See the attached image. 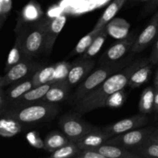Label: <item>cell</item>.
<instances>
[{"label":"cell","instance_id":"cell-28","mask_svg":"<svg viewBox=\"0 0 158 158\" xmlns=\"http://www.w3.org/2000/svg\"><path fill=\"white\" fill-rule=\"evenodd\" d=\"M23 53L21 47V43L19 36L16 35V40H15V44H14L13 48L11 49L9 52V56L7 58V62L6 64V68H5V72H7L12 66L18 63L19 62L23 60Z\"/></svg>","mask_w":158,"mask_h":158},{"label":"cell","instance_id":"cell-39","mask_svg":"<svg viewBox=\"0 0 158 158\" xmlns=\"http://www.w3.org/2000/svg\"><path fill=\"white\" fill-rule=\"evenodd\" d=\"M149 138L151 140H154V141L158 142V129L157 130H154L153 132L151 133V135H150Z\"/></svg>","mask_w":158,"mask_h":158},{"label":"cell","instance_id":"cell-1","mask_svg":"<svg viewBox=\"0 0 158 158\" xmlns=\"http://www.w3.org/2000/svg\"><path fill=\"white\" fill-rule=\"evenodd\" d=\"M148 63H151L149 59H141L130 63L125 68L113 74L98 87L74 105V110L79 114H84L106 106L107 99L114 93L122 90L128 86L131 75L139 68Z\"/></svg>","mask_w":158,"mask_h":158},{"label":"cell","instance_id":"cell-8","mask_svg":"<svg viewBox=\"0 0 158 158\" xmlns=\"http://www.w3.org/2000/svg\"><path fill=\"white\" fill-rule=\"evenodd\" d=\"M148 117L145 114L140 113V114H137L133 117L119 120L112 124L107 125L102 128V131L110 135L111 137H114L141 127L148 123Z\"/></svg>","mask_w":158,"mask_h":158},{"label":"cell","instance_id":"cell-11","mask_svg":"<svg viewBox=\"0 0 158 158\" xmlns=\"http://www.w3.org/2000/svg\"><path fill=\"white\" fill-rule=\"evenodd\" d=\"M66 16L65 15H60L54 18L47 20L46 23V44H45L44 52L46 54H50L53 49V46L57 37L63 30L66 23Z\"/></svg>","mask_w":158,"mask_h":158},{"label":"cell","instance_id":"cell-19","mask_svg":"<svg viewBox=\"0 0 158 158\" xmlns=\"http://www.w3.org/2000/svg\"><path fill=\"white\" fill-rule=\"evenodd\" d=\"M125 2H126V0H114L113 2H111L110 6L106 8V10L104 11L101 17L99 19L92 30L95 31V32L101 30L110 21H111L114 18V16L117 15V12L120 11L122 6H123Z\"/></svg>","mask_w":158,"mask_h":158},{"label":"cell","instance_id":"cell-45","mask_svg":"<svg viewBox=\"0 0 158 158\" xmlns=\"http://www.w3.org/2000/svg\"><path fill=\"white\" fill-rule=\"evenodd\" d=\"M1 78H2V77H0V80H1Z\"/></svg>","mask_w":158,"mask_h":158},{"label":"cell","instance_id":"cell-38","mask_svg":"<svg viewBox=\"0 0 158 158\" xmlns=\"http://www.w3.org/2000/svg\"><path fill=\"white\" fill-rule=\"evenodd\" d=\"M0 6H1L2 13H6L11 7L10 0H0Z\"/></svg>","mask_w":158,"mask_h":158},{"label":"cell","instance_id":"cell-31","mask_svg":"<svg viewBox=\"0 0 158 158\" xmlns=\"http://www.w3.org/2000/svg\"><path fill=\"white\" fill-rule=\"evenodd\" d=\"M71 66H72V65L69 63H66V62L56 63V73L55 76H54L53 82L66 80L68 73H69Z\"/></svg>","mask_w":158,"mask_h":158},{"label":"cell","instance_id":"cell-2","mask_svg":"<svg viewBox=\"0 0 158 158\" xmlns=\"http://www.w3.org/2000/svg\"><path fill=\"white\" fill-rule=\"evenodd\" d=\"M60 107L56 103L38 101L20 107L7 108L1 116L11 117L22 124H33L47 121L56 117Z\"/></svg>","mask_w":158,"mask_h":158},{"label":"cell","instance_id":"cell-21","mask_svg":"<svg viewBox=\"0 0 158 158\" xmlns=\"http://www.w3.org/2000/svg\"><path fill=\"white\" fill-rule=\"evenodd\" d=\"M70 140L63 134L59 131H52L48 134L44 139V149L52 153L61 147L67 144Z\"/></svg>","mask_w":158,"mask_h":158},{"label":"cell","instance_id":"cell-41","mask_svg":"<svg viewBox=\"0 0 158 158\" xmlns=\"http://www.w3.org/2000/svg\"><path fill=\"white\" fill-rule=\"evenodd\" d=\"M154 110L158 112V89H155V97H154Z\"/></svg>","mask_w":158,"mask_h":158},{"label":"cell","instance_id":"cell-37","mask_svg":"<svg viewBox=\"0 0 158 158\" xmlns=\"http://www.w3.org/2000/svg\"><path fill=\"white\" fill-rule=\"evenodd\" d=\"M158 7V0H149L148 6L144 9V14H148Z\"/></svg>","mask_w":158,"mask_h":158},{"label":"cell","instance_id":"cell-36","mask_svg":"<svg viewBox=\"0 0 158 158\" xmlns=\"http://www.w3.org/2000/svg\"><path fill=\"white\" fill-rule=\"evenodd\" d=\"M7 109V103L6 99V90L0 88V116Z\"/></svg>","mask_w":158,"mask_h":158},{"label":"cell","instance_id":"cell-7","mask_svg":"<svg viewBox=\"0 0 158 158\" xmlns=\"http://www.w3.org/2000/svg\"><path fill=\"white\" fill-rule=\"evenodd\" d=\"M137 37V33L136 31L131 32L122 40H119L118 42L115 43L114 46L110 47L105 53L100 57V63L101 64L110 62L117 61L121 60L123 56L131 51L134 42L136 41Z\"/></svg>","mask_w":158,"mask_h":158},{"label":"cell","instance_id":"cell-27","mask_svg":"<svg viewBox=\"0 0 158 158\" xmlns=\"http://www.w3.org/2000/svg\"><path fill=\"white\" fill-rule=\"evenodd\" d=\"M43 11L37 3L29 2L22 12V19L25 23H32L41 19Z\"/></svg>","mask_w":158,"mask_h":158},{"label":"cell","instance_id":"cell-26","mask_svg":"<svg viewBox=\"0 0 158 158\" xmlns=\"http://www.w3.org/2000/svg\"><path fill=\"white\" fill-rule=\"evenodd\" d=\"M108 35L107 30H106V26L99 32L98 35L96 36L93 43L88 48L87 50L83 53L82 59H92L95 55L98 53L99 51L102 48L103 45L104 44Z\"/></svg>","mask_w":158,"mask_h":158},{"label":"cell","instance_id":"cell-6","mask_svg":"<svg viewBox=\"0 0 158 158\" xmlns=\"http://www.w3.org/2000/svg\"><path fill=\"white\" fill-rule=\"evenodd\" d=\"M61 131L71 142L75 143L80 137L94 130V127L85 123L73 116L66 115L61 117L59 122Z\"/></svg>","mask_w":158,"mask_h":158},{"label":"cell","instance_id":"cell-35","mask_svg":"<svg viewBox=\"0 0 158 158\" xmlns=\"http://www.w3.org/2000/svg\"><path fill=\"white\" fill-rule=\"evenodd\" d=\"M149 60L151 64H152L153 66L158 64V35L156 39L155 43H154L152 51H151V55H150Z\"/></svg>","mask_w":158,"mask_h":158},{"label":"cell","instance_id":"cell-24","mask_svg":"<svg viewBox=\"0 0 158 158\" xmlns=\"http://www.w3.org/2000/svg\"><path fill=\"white\" fill-rule=\"evenodd\" d=\"M152 64L148 63L141 66L131 75L128 82V86L131 88H137L144 84L149 80L150 75L152 69Z\"/></svg>","mask_w":158,"mask_h":158},{"label":"cell","instance_id":"cell-40","mask_svg":"<svg viewBox=\"0 0 158 158\" xmlns=\"http://www.w3.org/2000/svg\"><path fill=\"white\" fill-rule=\"evenodd\" d=\"M8 18L7 13H1L0 14V29L2 27V26L4 25L5 22L6 21Z\"/></svg>","mask_w":158,"mask_h":158},{"label":"cell","instance_id":"cell-43","mask_svg":"<svg viewBox=\"0 0 158 158\" xmlns=\"http://www.w3.org/2000/svg\"><path fill=\"white\" fill-rule=\"evenodd\" d=\"M2 13V9H1V6H0V14Z\"/></svg>","mask_w":158,"mask_h":158},{"label":"cell","instance_id":"cell-3","mask_svg":"<svg viewBox=\"0 0 158 158\" xmlns=\"http://www.w3.org/2000/svg\"><path fill=\"white\" fill-rule=\"evenodd\" d=\"M47 20L44 19L30 23V26L19 29L17 36L21 43L24 59L40 55L45 49Z\"/></svg>","mask_w":158,"mask_h":158},{"label":"cell","instance_id":"cell-25","mask_svg":"<svg viewBox=\"0 0 158 158\" xmlns=\"http://www.w3.org/2000/svg\"><path fill=\"white\" fill-rule=\"evenodd\" d=\"M131 151L140 156V157L158 158V142L148 138L140 145L131 149Z\"/></svg>","mask_w":158,"mask_h":158},{"label":"cell","instance_id":"cell-44","mask_svg":"<svg viewBox=\"0 0 158 158\" xmlns=\"http://www.w3.org/2000/svg\"><path fill=\"white\" fill-rule=\"evenodd\" d=\"M140 1H142V2H147V1H149V0H140Z\"/></svg>","mask_w":158,"mask_h":158},{"label":"cell","instance_id":"cell-18","mask_svg":"<svg viewBox=\"0 0 158 158\" xmlns=\"http://www.w3.org/2000/svg\"><path fill=\"white\" fill-rule=\"evenodd\" d=\"M130 27V23L121 18H114L106 25L108 35L117 40H122L127 36Z\"/></svg>","mask_w":158,"mask_h":158},{"label":"cell","instance_id":"cell-9","mask_svg":"<svg viewBox=\"0 0 158 158\" xmlns=\"http://www.w3.org/2000/svg\"><path fill=\"white\" fill-rule=\"evenodd\" d=\"M35 66L33 63L29 62L28 59H23L15 65L10 68L6 72L5 76L2 77L0 80V88L12 85L23 80L26 77H30L33 73V69Z\"/></svg>","mask_w":158,"mask_h":158},{"label":"cell","instance_id":"cell-30","mask_svg":"<svg viewBox=\"0 0 158 158\" xmlns=\"http://www.w3.org/2000/svg\"><path fill=\"white\" fill-rule=\"evenodd\" d=\"M100 31L95 32V31L92 30L90 31L89 33L86 34V35H84V36L78 42L77 46L74 48L73 51L71 52L70 56L81 55V54L84 53V52L87 50L88 48L89 47V46H90L91 43H93V41H94V39L96 38V36L98 35Z\"/></svg>","mask_w":158,"mask_h":158},{"label":"cell","instance_id":"cell-16","mask_svg":"<svg viewBox=\"0 0 158 158\" xmlns=\"http://www.w3.org/2000/svg\"><path fill=\"white\" fill-rule=\"evenodd\" d=\"M69 86L66 80L56 81L40 101L50 103H57L63 101L67 97Z\"/></svg>","mask_w":158,"mask_h":158},{"label":"cell","instance_id":"cell-15","mask_svg":"<svg viewBox=\"0 0 158 158\" xmlns=\"http://www.w3.org/2000/svg\"><path fill=\"white\" fill-rule=\"evenodd\" d=\"M32 76L26 80H22L17 83L12 84L10 88L6 90V99L7 103V108L12 103L16 101L22 96L34 87Z\"/></svg>","mask_w":158,"mask_h":158},{"label":"cell","instance_id":"cell-42","mask_svg":"<svg viewBox=\"0 0 158 158\" xmlns=\"http://www.w3.org/2000/svg\"><path fill=\"white\" fill-rule=\"evenodd\" d=\"M154 88H155V89H158V69L157 73H156L155 79H154Z\"/></svg>","mask_w":158,"mask_h":158},{"label":"cell","instance_id":"cell-23","mask_svg":"<svg viewBox=\"0 0 158 158\" xmlns=\"http://www.w3.org/2000/svg\"><path fill=\"white\" fill-rule=\"evenodd\" d=\"M155 88L148 86L142 92L139 101V110L141 114H148L154 110Z\"/></svg>","mask_w":158,"mask_h":158},{"label":"cell","instance_id":"cell-14","mask_svg":"<svg viewBox=\"0 0 158 158\" xmlns=\"http://www.w3.org/2000/svg\"><path fill=\"white\" fill-rule=\"evenodd\" d=\"M54 83L55 82H49V83H44V84L40 85V86H34L32 89H31L24 95L22 96L19 99H18L16 101L12 103L8 108L20 107V106L40 101L44 97L46 93L49 91V89L53 86Z\"/></svg>","mask_w":158,"mask_h":158},{"label":"cell","instance_id":"cell-4","mask_svg":"<svg viewBox=\"0 0 158 158\" xmlns=\"http://www.w3.org/2000/svg\"><path fill=\"white\" fill-rule=\"evenodd\" d=\"M131 60V57H129L121 60H119L117 61L103 63L98 69L88 76L86 80L80 85L72 97L71 103L73 105L77 104L80 100L98 87L110 76L129 65Z\"/></svg>","mask_w":158,"mask_h":158},{"label":"cell","instance_id":"cell-29","mask_svg":"<svg viewBox=\"0 0 158 158\" xmlns=\"http://www.w3.org/2000/svg\"><path fill=\"white\" fill-rule=\"evenodd\" d=\"M80 149L74 142H69L67 144L61 147L56 151L51 153V158H70L75 157L78 154Z\"/></svg>","mask_w":158,"mask_h":158},{"label":"cell","instance_id":"cell-32","mask_svg":"<svg viewBox=\"0 0 158 158\" xmlns=\"http://www.w3.org/2000/svg\"><path fill=\"white\" fill-rule=\"evenodd\" d=\"M125 100V94L123 89L114 93L107 99L106 103V106H110L113 108H117L123 104Z\"/></svg>","mask_w":158,"mask_h":158},{"label":"cell","instance_id":"cell-22","mask_svg":"<svg viewBox=\"0 0 158 158\" xmlns=\"http://www.w3.org/2000/svg\"><path fill=\"white\" fill-rule=\"evenodd\" d=\"M56 69V64H54L35 70L32 76L34 86H40L49 82H53Z\"/></svg>","mask_w":158,"mask_h":158},{"label":"cell","instance_id":"cell-10","mask_svg":"<svg viewBox=\"0 0 158 158\" xmlns=\"http://www.w3.org/2000/svg\"><path fill=\"white\" fill-rule=\"evenodd\" d=\"M158 35V10L155 12L148 26L144 28L141 33L137 35L131 52L132 53H139L144 50Z\"/></svg>","mask_w":158,"mask_h":158},{"label":"cell","instance_id":"cell-12","mask_svg":"<svg viewBox=\"0 0 158 158\" xmlns=\"http://www.w3.org/2000/svg\"><path fill=\"white\" fill-rule=\"evenodd\" d=\"M111 137H112L110 135L106 134L104 131H102V129H97L95 127L80 137L75 143L80 150L94 149L106 143Z\"/></svg>","mask_w":158,"mask_h":158},{"label":"cell","instance_id":"cell-33","mask_svg":"<svg viewBox=\"0 0 158 158\" xmlns=\"http://www.w3.org/2000/svg\"><path fill=\"white\" fill-rule=\"evenodd\" d=\"M26 140L32 147L38 149H44V140H42L36 131H31L26 134Z\"/></svg>","mask_w":158,"mask_h":158},{"label":"cell","instance_id":"cell-13","mask_svg":"<svg viewBox=\"0 0 158 158\" xmlns=\"http://www.w3.org/2000/svg\"><path fill=\"white\" fill-rule=\"evenodd\" d=\"M95 65V61L92 59H82L72 65L68 73L66 80L69 86H75L81 81L91 71Z\"/></svg>","mask_w":158,"mask_h":158},{"label":"cell","instance_id":"cell-20","mask_svg":"<svg viewBox=\"0 0 158 158\" xmlns=\"http://www.w3.org/2000/svg\"><path fill=\"white\" fill-rule=\"evenodd\" d=\"M23 124L11 117L2 116L0 118V136L2 137H12L22 131Z\"/></svg>","mask_w":158,"mask_h":158},{"label":"cell","instance_id":"cell-5","mask_svg":"<svg viewBox=\"0 0 158 158\" xmlns=\"http://www.w3.org/2000/svg\"><path fill=\"white\" fill-rule=\"evenodd\" d=\"M153 127L137 128L110 138L106 143L117 145L126 149H132L141 144L149 138L154 131Z\"/></svg>","mask_w":158,"mask_h":158},{"label":"cell","instance_id":"cell-17","mask_svg":"<svg viewBox=\"0 0 158 158\" xmlns=\"http://www.w3.org/2000/svg\"><path fill=\"white\" fill-rule=\"evenodd\" d=\"M94 149L104 156L105 158H140V156L131 150L106 143Z\"/></svg>","mask_w":158,"mask_h":158},{"label":"cell","instance_id":"cell-34","mask_svg":"<svg viewBox=\"0 0 158 158\" xmlns=\"http://www.w3.org/2000/svg\"><path fill=\"white\" fill-rule=\"evenodd\" d=\"M77 158H105L104 156L96 151L95 149L80 150L78 154L76 155Z\"/></svg>","mask_w":158,"mask_h":158}]
</instances>
